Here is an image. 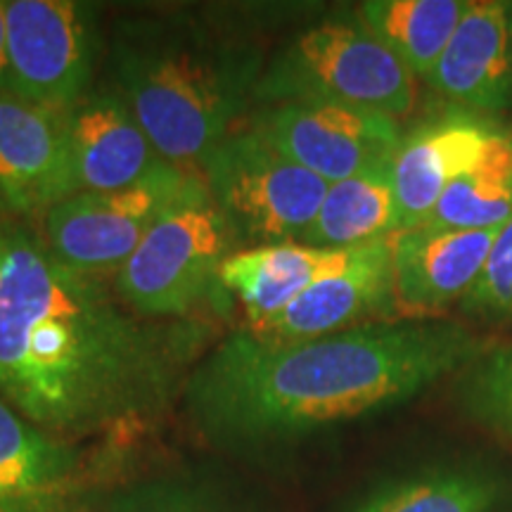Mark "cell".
Here are the masks:
<instances>
[{
	"mask_svg": "<svg viewBox=\"0 0 512 512\" xmlns=\"http://www.w3.org/2000/svg\"><path fill=\"white\" fill-rule=\"evenodd\" d=\"M512 219V131L498 128L463 176L448 185L422 226L501 228Z\"/></svg>",
	"mask_w": 512,
	"mask_h": 512,
	"instance_id": "obj_21",
	"label": "cell"
},
{
	"mask_svg": "<svg viewBox=\"0 0 512 512\" xmlns=\"http://www.w3.org/2000/svg\"><path fill=\"white\" fill-rule=\"evenodd\" d=\"M67 114L76 192H112L164 164L119 88H93Z\"/></svg>",
	"mask_w": 512,
	"mask_h": 512,
	"instance_id": "obj_15",
	"label": "cell"
},
{
	"mask_svg": "<svg viewBox=\"0 0 512 512\" xmlns=\"http://www.w3.org/2000/svg\"><path fill=\"white\" fill-rule=\"evenodd\" d=\"M460 311L482 323H512V219L498 233L484 271L460 302Z\"/></svg>",
	"mask_w": 512,
	"mask_h": 512,
	"instance_id": "obj_23",
	"label": "cell"
},
{
	"mask_svg": "<svg viewBox=\"0 0 512 512\" xmlns=\"http://www.w3.org/2000/svg\"><path fill=\"white\" fill-rule=\"evenodd\" d=\"M81 458L0 394V512H57L81 489Z\"/></svg>",
	"mask_w": 512,
	"mask_h": 512,
	"instance_id": "obj_16",
	"label": "cell"
},
{
	"mask_svg": "<svg viewBox=\"0 0 512 512\" xmlns=\"http://www.w3.org/2000/svg\"><path fill=\"white\" fill-rule=\"evenodd\" d=\"M202 320L140 316L105 275L0 223V394L36 427L93 434L155 418L202 361Z\"/></svg>",
	"mask_w": 512,
	"mask_h": 512,
	"instance_id": "obj_1",
	"label": "cell"
},
{
	"mask_svg": "<svg viewBox=\"0 0 512 512\" xmlns=\"http://www.w3.org/2000/svg\"><path fill=\"white\" fill-rule=\"evenodd\" d=\"M0 93H12L8 67V29H5V0H0Z\"/></svg>",
	"mask_w": 512,
	"mask_h": 512,
	"instance_id": "obj_25",
	"label": "cell"
},
{
	"mask_svg": "<svg viewBox=\"0 0 512 512\" xmlns=\"http://www.w3.org/2000/svg\"><path fill=\"white\" fill-rule=\"evenodd\" d=\"M460 406L467 418L512 444V339L496 344L463 373Z\"/></svg>",
	"mask_w": 512,
	"mask_h": 512,
	"instance_id": "obj_22",
	"label": "cell"
},
{
	"mask_svg": "<svg viewBox=\"0 0 512 512\" xmlns=\"http://www.w3.org/2000/svg\"><path fill=\"white\" fill-rule=\"evenodd\" d=\"M207 190L200 169L164 162L112 192H76L43 216V242L64 266L107 275L131 259L166 214Z\"/></svg>",
	"mask_w": 512,
	"mask_h": 512,
	"instance_id": "obj_7",
	"label": "cell"
},
{
	"mask_svg": "<svg viewBox=\"0 0 512 512\" xmlns=\"http://www.w3.org/2000/svg\"><path fill=\"white\" fill-rule=\"evenodd\" d=\"M76 195L67 114L0 93V200L46 216Z\"/></svg>",
	"mask_w": 512,
	"mask_h": 512,
	"instance_id": "obj_11",
	"label": "cell"
},
{
	"mask_svg": "<svg viewBox=\"0 0 512 512\" xmlns=\"http://www.w3.org/2000/svg\"><path fill=\"white\" fill-rule=\"evenodd\" d=\"M396 309L394 238L354 247L347 259L266 323L249 328L273 342H304L366 323Z\"/></svg>",
	"mask_w": 512,
	"mask_h": 512,
	"instance_id": "obj_10",
	"label": "cell"
},
{
	"mask_svg": "<svg viewBox=\"0 0 512 512\" xmlns=\"http://www.w3.org/2000/svg\"><path fill=\"white\" fill-rule=\"evenodd\" d=\"M415 93V76L354 10L294 31L266 60L254 105L337 102L403 119Z\"/></svg>",
	"mask_w": 512,
	"mask_h": 512,
	"instance_id": "obj_4",
	"label": "cell"
},
{
	"mask_svg": "<svg viewBox=\"0 0 512 512\" xmlns=\"http://www.w3.org/2000/svg\"><path fill=\"white\" fill-rule=\"evenodd\" d=\"M200 174L242 249L302 240L330 188L249 126L228 133Z\"/></svg>",
	"mask_w": 512,
	"mask_h": 512,
	"instance_id": "obj_6",
	"label": "cell"
},
{
	"mask_svg": "<svg viewBox=\"0 0 512 512\" xmlns=\"http://www.w3.org/2000/svg\"><path fill=\"white\" fill-rule=\"evenodd\" d=\"M496 347L456 320H368L304 342L249 328L192 368L183 396L219 444L264 448L415 399Z\"/></svg>",
	"mask_w": 512,
	"mask_h": 512,
	"instance_id": "obj_2",
	"label": "cell"
},
{
	"mask_svg": "<svg viewBox=\"0 0 512 512\" xmlns=\"http://www.w3.org/2000/svg\"><path fill=\"white\" fill-rule=\"evenodd\" d=\"M512 479L489 460L434 463L394 477L349 512H510Z\"/></svg>",
	"mask_w": 512,
	"mask_h": 512,
	"instance_id": "obj_17",
	"label": "cell"
},
{
	"mask_svg": "<svg viewBox=\"0 0 512 512\" xmlns=\"http://www.w3.org/2000/svg\"><path fill=\"white\" fill-rule=\"evenodd\" d=\"M247 126L330 185L389 169L403 138L399 119L337 102L268 105Z\"/></svg>",
	"mask_w": 512,
	"mask_h": 512,
	"instance_id": "obj_9",
	"label": "cell"
},
{
	"mask_svg": "<svg viewBox=\"0 0 512 512\" xmlns=\"http://www.w3.org/2000/svg\"><path fill=\"white\" fill-rule=\"evenodd\" d=\"M427 83L456 110L489 117L512 107V3L470 0Z\"/></svg>",
	"mask_w": 512,
	"mask_h": 512,
	"instance_id": "obj_13",
	"label": "cell"
},
{
	"mask_svg": "<svg viewBox=\"0 0 512 512\" xmlns=\"http://www.w3.org/2000/svg\"><path fill=\"white\" fill-rule=\"evenodd\" d=\"M110 512H235L226 501L197 484L157 482L128 491Z\"/></svg>",
	"mask_w": 512,
	"mask_h": 512,
	"instance_id": "obj_24",
	"label": "cell"
},
{
	"mask_svg": "<svg viewBox=\"0 0 512 512\" xmlns=\"http://www.w3.org/2000/svg\"><path fill=\"white\" fill-rule=\"evenodd\" d=\"M501 228L420 226L394 235L396 309L432 316L460 306L477 285Z\"/></svg>",
	"mask_w": 512,
	"mask_h": 512,
	"instance_id": "obj_14",
	"label": "cell"
},
{
	"mask_svg": "<svg viewBox=\"0 0 512 512\" xmlns=\"http://www.w3.org/2000/svg\"><path fill=\"white\" fill-rule=\"evenodd\" d=\"M351 249H318L302 242L247 247L228 256L221 290L233 294L247 313L249 328L287 309L299 294L347 259Z\"/></svg>",
	"mask_w": 512,
	"mask_h": 512,
	"instance_id": "obj_18",
	"label": "cell"
},
{
	"mask_svg": "<svg viewBox=\"0 0 512 512\" xmlns=\"http://www.w3.org/2000/svg\"><path fill=\"white\" fill-rule=\"evenodd\" d=\"M10 91L67 112L93 91L102 50L100 12L76 0H5Z\"/></svg>",
	"mask_w": 512,
	"mask_h": 512,
	"instance_id": "obj_8",
	"label": "cell"
},
{
	"mask_svg": "<svg viewBox=\"0 0 512 512\" xmlns=\"http://www.w3.org/2000/svg\"><path fill=\"white\" fill-rule=\"evenodd\" d=\"M233 228L209 190L166 214L114 275L133 311L155 320H188L221 290V268L240 252Z\"/></svg>",
	"mask_w": 512,
	"mask_h": 512,
	"instance_id": "obj_5",
	"label": "cell"
},
{
	"mask_svg": "<svg viewBox=\"0 0 512 512\" xmlns=\"http://www.w3.org/2000/svg\"><path fill=\"white\" fill-rule=\"evenodd\" d=\"M268 57L261 43L195 12H147L114 24L110 62L164 162L200 169L254 105Z\"/></svg>",
	"mask_w": 512,
	"mask_h": 512,
	"instance_id": "obj_3",
	"label": "cell"
},
{
	"mask_svg": "<svg viewBox=\"0 0 512 512\" xmlns=\"http://www.w3.org/2000/svg\"><path fill=\"white\" fill-rule=\"evenodd\" d=\"M0 223H3V221H0Z\"/></svg>",
	"mask_w": 512,
	"mask_h": 512,
	"instance_id": "obj_26",
	"label": "cell"
},
{
	"mask_svg": "<svg viewBox=\"0 0 512 512\" xmlns=\"http://www.w3.org/2000/svg\"><path fill=\"white\" fill-rule=\"evenodd\" d=\"M496 131L486 117L453 107L403 133L392 159L401 233L430 219L448 185L477 162Z\"/></svg>",
	"mask_w": 512,
	"mask_h": 512,
	"instance_id": "obj_12",
	"label": "cell"
},
{
	"mask_svg": "<svg viewBox=\"0 0 512 512\" xmlns=\"http://www.w3.org/2000/svg\"><path fill=\"white\" fill-rule=\"evenodd\" d=\"M470 0H366L358 17L415 79H430Z\"/></svg>",
	"mask_w": 512,
	"mask_h": 512,
	"instance_id": "obj_20",
	"label": "cell"
},
{
	"mask_svg": "<svg viewBox=\"0 0 512 512\" xmlns=\"http://www.w3.org/2000/svg\"><path fill=\"white\" fill-rule=\"evenodd\" d=\"M399 233V202L389 166L332 183L299 242L318 249H354Z\"/></svg>",
	"mask_w": 512,
	"mask_h": 512,
	"instance_id": "obj_19",
	"label": "cell"
}]
</instances>
